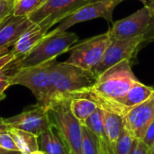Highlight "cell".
I'll use <instances>...</instances> for the list:
<instances>
[{
  "mask_svg": "<svg viewBox=\"0 0 154 154\" xmlns=\"http://www.w3.org/2000/svg\"><path fill=\"white\" fill-rule=\"evenodd\" d=\"M136 80L131 61L125 60L107 69L97 78L91 88L78 95H86L97 102L99 106L109 107L124 115L120 103Z\"/></svg>",
  "mask_w": 154,
  "mask_h": 154,
  "instance_id": "6da1fadb",
  "label": "cell"
},
{
  "mask_svg": "<svg viewBox=\"0 0 154 154\" xmlns=\"http://www.w3.org/2000/svg\"><path fill=\"white\" fill-rule=\"evenodd\" d=\"M78 41L79 37L74 32L53 29L47 32L23 58L11 62L14 64V71L21 68L41 65L54 60L60 54L69 51Z\"/></svg>",
  "mask_w": 154,
  "mask_h": 154,
  "instance_id": "7a4b0ae2",
  "label": "cell"
},
{
  "mask_svg": "<svg viewBox=\"0 0 154 154\" xmlns=\"http://www.w3.org/2000/svg\"><path fill=\"white\" fill-rule=\"evenodd\" d=\"M50 62L21 68L10 74L11 85H21L28 88L35 97L36 104L46 109L54 102L63 98L51 79L49 72Z\"/></svg>",
  "mask_w": 154,
  "mask_h": 154,
  "instance_id": "3957f363",
  "label": "cell"
},
{
  "mask_svg": "<svg viewBox=\"0 0 154 154\" xmlns=\"http://www.w3.org/2000/svg\"><path fill=\"white\" fill-rule=\"evenodd\" d=\"M49 72L56 89L62 97H72L89 89L97 80L92 71L66 61L56 62L55 60L51 61Z\"/></svg>",
  "mask_w": 154,
  "mask_h": 154,
  "instance_id": "277c9868",
  "label": "cell"
},
{
  "mask_svg": "<svg viewBox=\"0 0 154 154\" xmlns=\"http://www.w3.org/2000/svg\"><path fill=\"white\" fill-rule=\"evenodd\" d=\"M50 124L60 134L70 154H82V126L70 110V97H63L47 108Z\"/></svg>",
  "mask_w": 154,
  "mask_h": 154,
  "instance_id": "5b68a950",
  "label": "cell"
},
{
  "mask_svg": "<svg viewBox=\"0 0 154 154\" xmlns=\"http://www.w3.org/2000/svg\"><path fill=\"white\" fill-rule=\"evenodd\" d=\"M111 40H120L137 36L146 37L154 42V15L147 7L137 10L133 14L116 21L107 31Z\"/></svg>",
  "mask_w": 154,
  "mask_h": 154,
  "instance_id": "8992f818",
  "label": "cell"
},
{
  "mask_svg": "<svg viewBox=\"0 0 154 154\" xmlns=\"http://www.w3.org/2000/svg\"><path fill=\"white\" fill-rule=\"evenodd\" d=\"M111 42L112 40L106 32L76 43L69 50V57L66 62L93 71Z\"/></svg>",
  "mask_w": 154,
  "mask_h": 154,
  "instance_id": "52a82bcc",
  "label": "cell"
},
{
  "mask_svg": "<svg viewBox=\"0 0 154 154\" xmlns=\"http://www.w3.org/2000/svg\"><path fill=\"white\" fill-rule=\"evenodd\" d=\"M148 43H150V41L144 36L113 40L106 50L100 62L93 69V74L97 78L107 69L122 60H128L132 61L143 45Z\"/></svg>",
  "mask_w": 154,
  "mask_h": 154,
  "instance_id": "ba28073f",
  "label": "cell"
},
{
  "mask_svg": "<svg viewBox=\"0 0 154 154\" xmlns=\"http://www.w3.org/2000/svg\"><path fill=\"white\" fill-rule=\"evenodd\" d=\"M91 0H46L36 11L28 15L29 19L39 25L45 32L69 16L72 12Z\"/></svg>",
  "mask_w": 154,
  "mask_h": 154,
  "instance_id": "9c48e42d",
  "label": "cell"
},
{
  "mask_svg": "<svg viewBox=\"0 0 154 154\" xmlns=\"http://www.w3.org/2000/svg\"><path fill=\"white\" fill-rule=\"evenodd\" d=\"M122 1L124 0H98L88 2L60 22L55 29L58 31H67L74 24L97 18H103L107 23L113 24V12L116 6Z\"/></svg>",
  "mask_w": 154,
  "mask_h": 154,
  "instance_id": "30bf717a",
  "label": "cell"
},
{
  "mask_svg": "<svg viewBox=\"0 0 154 154\" xmlns=\"http://www.w3.org/2000/svg\"><path fill=\"white\" fill-rule=\"evenodd\" d=\"M5 121L9 128L30 132L38 136L51 125L47 109L37 104L25 109L19 115L5 118Z\"/></svg>",
  "mask_w": 154,
  "mask_h": 154,
  "instance_id": "8fae6325",
  "label": "cell"
},
{
  "mask_svg": "<svg viewBox=\"0 0 154 154\" xmlns=\"http://www.w3.org/2000/svg\"><path fill=\"white\" fill-rule=\"evenodd\" d=\"M125 126L137 140H142L147 128L154 122V93L144 102L124 113Z\"/></svg>",
  "mask_w": 154,
  "mask_h": 154,
  "instance_id": "7c38bea8",
  "label": "cell"
},
{
  "mask_svg": "<svg viewBox=\"0 0 154 154\" xmlns=\"http://www.w3.org/2000/svg\"><path fill=\"white\" fill-rule=\"evenodd\" d=\"M33 23L28 16L10 14L0 23V56L5 54L7 49L14 46L21 35Z\"/></svg>",
  "mask_w": 154,
  "mask_h": 154,
  "instance_id": "4fadbf2b",
  "label": "cell"
},
{
  "mask_svg": "<svg viewBox=\"0 0 154 154\" xmlns=\"http://www.w3.org/2000/svg\"><path fill=\"white\" fill-rule=\"evenodd\" d=\"M46 33L47 32H45L39 25L33 23L21 35L16 43L13 46L11 52L15 57L14 60H18L28 54L34 48V46L45 36Z\"/></svg>",
  "mask_w": 154,
  "mask_h": 154,
  "instance_id": "5bb4252c",
  "label": "cell"
},
{
  "mask_svg": "<svg viewBox=\"0 0 154 154\" xmlns=\"http://www.w3.org/2000/svg\"><path fill=\"white\" fill-rule=\"evenodd\" d=\"M39 151L45 154H70L58 130L52 125L38 136Z\"/></svg>",
  "mask_w": 154,
  "mask_h": 154,
  "instance_id": "9a60e30c",
  "label": "cell"
},
{
  "mask_svg": "<svg viewBox=\"0 0 154 154\" xmlns=\"http://www.w3.org/2000/svg\"><path fill=\"white\" fill-rule=\"evenodd\" d=\"M100 107L103 111V123L105 133L112 147L125 127L124 115L121 112L109 107Z\"/></svg>",
  "mask_w": 154,
  "mask_h": 154,
  "instance_id": "2e32d148",
  "label": "cell"
},
{
  "mask_svg": "<svg viewBox=\"0 0 154 154\" xmlns=\"http://www.w3.org/2000/svg\"><path fill=\"white\" fill-rule=\"evenodd\" d=\"M154 93V88L146 86L140 82L139 80H136L130 89L128 90L127 94L120 103V107L125 113L126 110L140 105L141 103L147 100Z\"/></svg>",
  "mask_w": 154,
  "mask_h": 154,
  "instance_id": "e0dca14e",
  "label": "cell"
},
{
  "mask_svg": "<svg viewBox=\"0 0 154 154\" xmlns=\"http://www.w3.org/2000/svg\"><path fill=\"white\" fill-rule=\"evenodd\" d=\"M98 106L97 102L86 95H77L70 97V110L82 125Z\"/></svg>",
  "mask_w": 154,
  "mask_h": 154,
  "instance_id": "ac0fdd59",
  "label": "cell"
},
{
  "mask_svg": "<svg viewBox=\"0 0 154 154\" xmlns=\"http://www.w3.org/2000/svg\"><path fill=\"white\" fill-rule=\"evenodd\" d=\"M84 126H86L88 130H90L100 141L102 145L103 153H112V147L106 138L105 129H104V123H103V111L100 106L84 122Z\"/></svg>",
  "mask_w": 154,
  "mask_h": 154,
  "instance_id": "d6986e66",
  "label": "cell"
},
{
  "mask_svg": "<svg viewBox=\"0 0 154 154\" xmlns=\"http://www.w3.org/2000/svg\"><path fill=\"white\" fill-rule=\"evenodd\" d=\"M8 132L14 138L21 153L31 154L39 151L38 135L15 128H9Z\"/></svg>",
  "mask_w": 154,
  "mask_h": 154,
  "instance_id": "ffe728a7",
  "label": "cell"
},
{
  "mask_svg": "<svg viewBox=\"0 0 154 154\" xmlns=\"http://www.w3.org/2000/svg\"><path fill=\"white\" fill-rule=\"evenodd\" d=\"M137 139L125 127L119 138L112 146L113 154H130L133 151Z\"/></svg>",
  "mask_w": 154,
  "mask_h": 154,
  "instance_id": "44dd1931",
  "label": "cell"
},
{
  "mask_svg": "<svg viewBox=\"0 0 154 154\" xmlns=\"http://www.w3.org/2000/svg\"><path fill=\"white\" fill-rule=\"evenodd\" d=\"M99 139L86 126H82V154H102Z\"/></svg>",
  "mask_w": 154,
  "mask_h": 154,
  "instance_id": "7402d4cb",
  "label": "cell"
},
{
  "mask_svg": "<svg viewBox=\"0 0 154 154\" xmlns=\"http://www.w3.org/2000/svg\"><path fill=\"white\" fill-rule=\"evenodd\" d=\"M46 0H17L15 2L13 14L17 16H28L39 9Z\"/></svg>",
  "mask_w": 154,
  "mask_h": 154,
  "instance_id": "603a6c76",
  "label": "cell"
},
{
  "mask_svg": "<svg viewBox=\"0 0 154 154\" xmlns=\"http://www.w3.org/2000/svg\"><path fill=\"white\" fill-rule=\"evenodd\" d=\"M0 148L7 151L19 152L17 145L9 132L0 134Z\"/></svg>",
  "mask_w": 154,
  "mask_h": 154,
  "instance_id": "cb8c5ba5",
  "label": "cell"
},
{
  "mask_svg": "<svg viewBox=\"0 0 154 154\" xmlns=\"http://www.w3.org/2000/svg\"><path fill=\"white\" fill-rule=\"evenodd\" d=\"M15 2L14 0H0V23L13 14Z\"/></svg>",
  "mask_w": 154,
  "mask_h": 154,
  "instance_id": "d4e9b609",
  "label": "cell"
},
{
  "mask_svg": "<svg viewBox=\"0 0 154 154\" xmlns=\"http://www.w3.org/2000/svg\"><path fill=\"white\" fill-rule=\"evenodd\" d=\"M147 147H151L154 143V122L150 125V126L147 128L143 137L141 140Z\"/></svg>",
  "mask_w": 154,
  "mask_h": 154,
  "instance_id": "484cf974",
  "label": "cell"
},
{
  "mask_svg": "<svg viewBox=\"0 0 154 154\" xmlns=\"http://www.w3.org/2000/svg\"><path fill=\"white\" fill-rule=\"evenodd\" d=\"M11 85L10 74H7L4 69L0 72V94H4V91L8 88Z\"/></svg>",
  "mask_w": 154,
  "mask_h": 154,
  "instance_id": "4316f807",
  "label": "cell"
},
{
  "mask_svg": "<svg viewBox=\"0 0 154 154\" xmlns=\"http://www.w3.org/2000/svg\"><path fill=\"white\" fill-rule=\"evenodd\" d=\"M14 60H15V57L12 52H8L4 55H1L0 56V72L4 70Z\"/></svg>",
  "mask_w": 154,
  "mask_h": 154,
  "instance_id": "83f0119b",
  "label": "cell"
},
{
  "mask_svg": "<svg viewBox=\"0 0 154 154\" xmlns=\"http://www.w3.org/2000/svg\"><path fill=\"white\" fill-rule=\"evenodd\" d=\"M130 154H150L149 147H147L141 140H137L133 151Z\"/></svg>",
  "mask_w": 154,
  "mask_h": 154,
  "instance_id": "f1b7e54d",
  "label": "cell"
},
{
  "mask_svg": "<svg viewBox=\"0 0 154 154\" xmlns=\"http://www.w3.org/2000/svg\"><path fill=\"white\" fill-rule=\"evenodd\" d=\"M142 3H143L144 6L148 8L151 14L154 15V0H140Z\"/></svg>",
  "mask_w": 154,
  "mask_h": 154,
  "instance_id": "f546056e",
  "label": "cell"
},
{
  "mask_svg": "<svg viewBox=\"0 0 154 154\" xmlns=\"http://www.w3.org/2000/svg\"><path fill=\"white\" fill-rule=\"evenodd\" d=\"M8 131H9V127L6 125L5 121V118H2L0 116V134L5 133V132H8Z\"/></svg>",
  "mask_w": 154,
  "mask_h": 154,
  "instance_id": "4dcf8cb0",
  "label": "cell"
},
{
  "mask_svg": "<svg viewBox=\"0 0 154 154\" xmlns=\"http://www.w3.org/2000/svg\"><path fill=\"white\" fill-rule=\"evenodd\" d=\"M21 153L20 152H14V151H7L5 149L0 148V154H18Z\"/></svg>",
  "mask_w": 154,
  "mask_h": 154,
  "instance_id": "1f68e13d",
  "label": "cell"
},
{
  "mask_svg": "<svg viewBox=\"0 0 154 154\" xmlns=\"http://www.w3.org/2000/svg\"><path fill=\"white\" fill-rule=\"evenodd\" d=\"M149 152H150V154H154V143H152V145L149 148Z\"/></svg>",
  "mask_w": 154,
  "mask_h": 154,
  "instance_id": "d6a6232c",
  "label": "cell"
},
{
  "mask_svg": "<svg viewBox=\"0 0 154 154\" xmlns=\"http://www.w3.org/2000/svg\"><path fill=\"white\" fill-rule=\"evenodd\" d=\"M31 154H45L43 153L42 152H41V151H37V152H32V153Z\"/></svg>",
  "mask_w": 154,
  "mask_h": 154,
  "instance_id": "836d02e7",
  "label": "cell"
},
{
  "mask_svg": "<svg viewBox=\"0 0 154 154\" xmlns=\"http://www.w3.org/2000/svg\"><path fill=\"white\" fill-rule=\"evenodd\" d=\"M93 1H98V0H91L90 2H93Z\"/></svg>",
  "mask_w": 154,
  "mask_h": 154,
  "instance_id": "e575fe53",
  "label": "cell"
},
{
  "mask_svg": "<svg viewBox=\"0 0 154 154\" xmlns=\"http://www.w3.org/2000/svg\"><path fill=\"white\" fill-rule=\"evenodd\" d=\"M18 154H23V153H18Z\"/></svg>",
  "mask_w": 154,
  "mask_h": 154,
  "instance_id": "d590c367",
  "label": "cell"
},
{
  "mask_svg": "<svg viewBox=\"0 0 154 154\" xmlns=\"http://www.w3.org/2000/svg\"><path fill=\"white\" fill-rule=\"evenodd\" d=\"M14 1H17V0H14Z\"/></svg>",
  "mask_w": 154,
  "mask_h": 154,
  "instance_id": "8d00e7d4",
  "label": "cell"
},
{
  "mask_svg": "<svg viewBox=\"0 0 154 154\" xmlns=\"http://www.w3.org/2000/svg\"><path fill=\"white\" fill-rule=\"evenodd\" d=\"M102 154H105V153H102Z\"/></svg>",
  "mask_w": 154,
  "mask_h": 154,
  "instance_id": "74e56055",
  "label": "cell"
}]
</instances>
